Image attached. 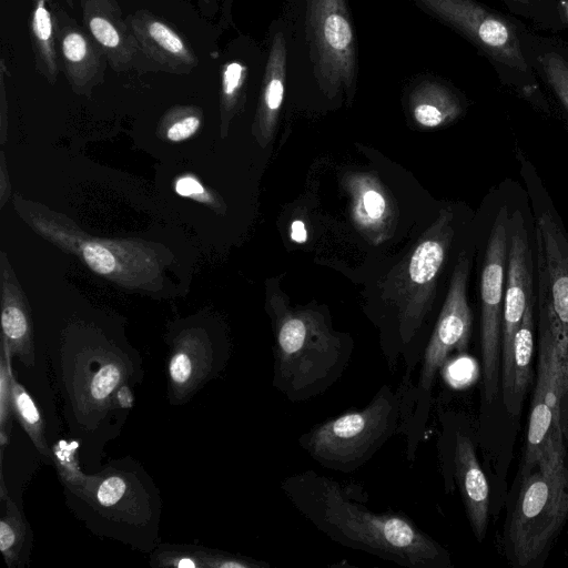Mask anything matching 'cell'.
<instances>
[{"label": "cell", "mask_w": 568, "mask_h": 568, "mask_svg": "<svg viewBox=\"0 0 568 568\" xmlns=\"http://www.w3.org/2000/svg\"><path fill=\"white\" fill-rule=\"evenodd\" d=\"M281 488L301 515L341 546L408 568L452 567L448 551L407 516L374 513L329 477L306 470L286 477Z\"/></svg>", "instance_id": "obj_1"}, {"label": "cell", "mask_w": 568, "mask_h": 568, "mask_svg": "<svg viewBox=\"0 0 568 568\" xmlns=\"http://www.w3.org/2000/svg\"><path fill=\"white\" fill-rule=\"evenodd\" d=\"M275 332L273 386L291 402L326 392L348 366L352 343L333 331L323 314L270 301Z\"/></svg>", "instance_id": "obj_2"}, {"label": "cell", "mask_w": 568, "mask_h": 568, "mask_svg": "<svg viewBox=\"0 0 568 568\" xmlns=\"http://www.w3.org/2000/svg\"><path fill=\"white\" fill-rule=\"evenodd\" d=\"M565 443L550 438L537 465L523 475L505 529V548L516 567H529L548 550L568 519Z\"/></svg>", "instance_id": "obj_3"}, {"label": "cell", "mask_w": 568, "mask_h": 568, "mask_svg": "<svg viewBox=\"0 0 568 568\" xmlns=\"http://www.w3.org/2000/svg\"><path fill=\"white\" fill-rule=\"evenodd\" d=\"M402 402L385 384L367 406L312 427L298 438V445L323 467L354 471L395 434Z\"/></svg>", "instance_id": "obj_4"}, {"label": "cell", "mask_w": 568, "mask_h": 568, "mask_svg": "<svg viewBox=\"0 0 568 568\" xmlns=\"http://www.w3.org/2000/svg\"><path fill=\"white\" fill-rule=\"evenodd\" d=\"M305 30L315 80L329 99H352L357 75L356 41L346 0H307Z\"/></svg>", "instance_id": "obj_5"}, {"label": "cell", "mask_w": 568, "mask_h": 568, "mask_svg": "<svg viewBox=\"0 0 568 568\" xmlns=\"http://www.w3.org/2000/svg\"><path fill=\"white\" fill-rule=\"evenodd\" d=\"M453 235V212L442 210L408 256L405 270H399L395 277L394 298L398 306V328L404 344L415 336L432 308L437 277Z\"/></svg>", "instance_id": "obj_6"}, {"label": "cell", "mask_w": 568, "mask_h": 568, "mask_svg": "<svg viewBox=\"0 0 568 568\" xmlns=\"http://www.w3.org/2000/svg\"><path fill=\"white\" fill-rule=\"evenodd\" d=\"M509 220L507 206L500 207L493 223L480 276V351L487 402L497 396L501 385V326Z\"/></svg>", "instance_id": "obj_7"}, {"label": "cell", "mask_w": 568, "mask_h": 568, "mask_svg": "<svg viewBox=\"0 0 568 568\" xmlns=\"http://www.w3.org/2000/svg\"><path fill=\"white\" fill-rule=\"evenodd\" d=\"M539 332L568 349V234L550 210L535 221Z\"/></svg>", "instance_id": "obj_8"}, {"label": "cell", "mask_w": 568, "mask_h": 568, "mask_svg": "<svg viewBox=\"0 0 568 568\" xmlns=\"http://www.w3.org/2000/svg\"><path fill=\"white\" fill-rule=\"evenodd\" d=\"M425 12L450 27L498 65L530 73L516 28L476 0H415Z\"/></svg>", "instance_id": "obj_9"}, {"label": "cell", "mask_w": 568, "mask_h": 568, "mask_svg": "<svg viewBox=\"0 0 568 568\" xmlns=\"http://www.w3.org/2000/svg\"><path fill=\"white\" fill-rule=\"evenodd\" d=\"M469 265L468 255L462 252L456 261L448 293L424 353L420 375L415 390L417 406L413 415L417 424L422 426H424L427 418L428 408L426 403L437 372L443 367L452 352H465L469 342L473 323V315L466 295Z\"/></svg>", "instance_id": "obj_10"}, {"label": "cell", "mask_w": 568, "mask_h": 568, "mask_svg": "<svg viewBox=\"0 0 568 568\" xmlns=\"http://www.w3.org/2000/svg\"><path fill=\"white\" fill-rule=\"evenodd\" d=\"M531 253L525 221L519 210L509 220L507 278L501 326V390L504 404L513 386V355L516 333L526 306L534 298Z\"/></svg>", "instance_id": "obj_11"}, {"label": "cell", "mask_w": 568, "mask_h": 568, "mask_svg": "<svg viewBox=\"0 0 568 568\" xmlns=\"http://www.w3.org/2000/svg\"><path fill=\"white\" fill-rule=\"evenodd\" d=\"M550 438L564 442L558 408V361L552 339L547 334L539 332L538 371L521 475L537 465Z\"/></svg>", "instance_id": "obj_12"}, {"label": "cell", "mask_w": 568, "mask_h": 568, "mask_svg": "<svg viewBox=\"0 0 568 568\" xmlns=\"http://www.w3.org/2000/svg\"><path fill=\"white\" fill-rule=\"evenodd\" d=\"M37 230L52 242L72 251L95 273L109 278L131 282L141 270L154 266L151 255L132 243L79 237L64 225L47 219H33Z\"/></svg>", "instance_id": "obj_13"}, {"label": "cell", "mask_w": 568, "mask_h": 568, "mask_svg": "<svg viewBox=\"0 0 568 568\" xmlns=\"http://www.w3.org/2000/svg\"><path fill=\"white\" fill-rule=\"evenodd\" d=\"M52 14L63 72L74 91L88 92L102 81L108 60L91 34L63 10L55 9Z\"/></svg>", "instance_id": "obj_14"}, {"label": "cell", "mask_w": 568, "mask_h": 568, "mask_svg": "<svg viewBox=\"0 0 568 568\" xmlns=\"http://www.w3.org/2000/svg\"><path fill=\"white\" fill-rule=\"evenodd\" d=\"M351 199V217L373 244L388 239L395 227L394 203L381 181L371 173H348L343 180Z\"/></svg>", "instance_id": "obj_15"}, {"label": "cell", "mask_w": 568, "mask_h": 568, "mask_svg": "<svg viewBox=\"0 0 568 568\" xmlns=\"http://www.w3.org/2000/svg\"><path fill=\"white\" fill-rule=\"evenodd\" d=\"M84 27L116 72L132 65L139 43L115 0H81Z\"/></svg>", "instance_id": "obj_16"}, {"label": "cell", "mask_w": 568, "mask_h": 568, "mask_svg": "<svg viewBox=\"0 0 568 568\" xmlns=\"http://www.w3.org/2000/svg\"><path fill=\"white\" fill-rule=\"evenodd\" d=\"M140 50L165 70L186 73L197 65V58L185 39L170 24L148 11H138L126 19Z\"/></svg>", "instance_id": "obj_17"}, {"label": "cell", "mask_w": 568, "mask_h": 568, "mask_svg": "<svg viewBox=\"0 0 568 568\" xmlns=\"http://www.w3.org/2000/svg\"><path fill=\"white\" fill-rule=\"evenodd\" d=\"M454 473L473 532L478 541L486 535L489 518V484L471 439L458 432L454 446Z\"/></svg>", "instance_id": "obj_18"}, {"label": "cell", "mask_w": 568, "mask_h": 568, "mask_svg": "<svg viewBox=\"0 0 568 568\" xmlns=\"http://www.w3.org/2000/svg\"><path fill=\"white\" fill-rule=\"evenodd\" d=\"M286 42L282 31L274 34L266 60L253 131L262 146L272 139L284 98Z\"/></svg>", "instance_id": "obj_19"}, {"label": "cell", "mask_w": 568, "mask_h": 568, "mask_svg": "<svg viewBox=\"0 0 568 568\" xmlns=\"http://www.w3.org/2000/svg\"><path fill=\"white\" fill-rule=\"evenodd\" d=\"M409 109L414 121L434 129L455 121L463 111L457 95L438 81L425 80L409 93Z\"/></svg>", "instance_id": "obj_20"}, {"label": "cell", "mask_w": 568, "mask_h": 568, "mask_svg": "<svg viewBox=\"0 0 568 568\" xmlns=\"http://www.w3.org/2000/svg\"><path fill=\"white\" fill-rule=\"evenodd\" d=\"M534 302L526 306L523 321L515 336L513 355V386L508 400L505 403L507 413L516 417L525 399L531 379V359L534 355Z\"/></svg>", "instance_id": "obj_21"}, {"label": "cell", "mask_w": 568, "mask_h": 568, "mask_svg": "<svg viewBox=\"0 0 568 568\" xmlns=\"http://www.w3.org/2000/svg\"><path fill=\"white\" fill-rule=\"evenodd\" d=\"M33 3L31 44L36 69L53 83L59 72L53 14L47 8V0H33Z\"/></svg>", "instance_id": "obj_22"}, {"label": "cell", "mask_w": 568, "mask_h": 568, "mask_svg": "<svg viewBox=\"0 0 568 568\" xmlns=\"http://www.w3.org/2000/svg\"><path fill=\"white\" fill-rule=\"evenodd\" d=\"M2 348L8 361L14 414L37 449L49 457L50 449L44 437V423L41 414L29 393L14 379L10 363L11 349L3 338Z\"/></svg>", "instance_id": "obj_23"}, {"label": "cell", "mask_w": 568, "mask_h": 568, "mask_svg": "<svg viewBox=\"0 0 568 568\" xmlns=\"http://www.w3.org/2000/svg\"><path fill=\"white\" fill-rule=\"evenodd\" d=\"M3 339L9 344L11 354L17 355L28 366L34 364V351L30 323L26 310L17 302L4 296L1 313Z\"/></svg>", "instance_id": "obj_24"}, {"label": "cell", "mask_w": 568, "mask_h": 568, "mask_svg": "<svg viewBox=\"0 0 568 568\" xmlns=\"http://www.w3.org/2000/svg\"><path fill=\"white\" fill-rule=\"evenodd\" d=\"M246 78L247 69L239 61H229L221 69V110L224 124H227L243 103Z\"/></svg>", "instance_id": "obj_25"}, {"label": "cell", "mask_w": 568, "mask_h": 568, "mask_svg": "<svg viewBox=\"0 0 568 568\" xmlns=\"http://www.w3.org/2000/svg\"><path fill=\"white\" fill-rule=\"evenodd\" d=\"M2 499L7 500V514L0 521V550L11 565L24 541L27 528L16 504L6 495Z\"/></svg>", "instance_id": "obj_26"}, {"label": "cell", "mask_w": 568, "mask_h": 568, "mask_svg": "<svg viewBox=\"0 0 568 568\" xmlns=\"http://www.w3.org/2000/svg\"><path fill=\"white\" fill-rule=\"evenodd\" d=\"M540 64L548 84L568 112V61L550 51L541 55Z\"/></svg>", "instance_id": "obj_27"}, {"label": "cell", "mask_w": 568, "mask_h": 568, "mask_svg": "<svg viewBox=\"0 0 568 568\" xmlns=\"http://www.w3.org/2000/svg\"><path fill=\"white\" fill-rule=\"evenodd\" d=\"M201 114L194 108H178L165 120V135L172 142H181L197 132L201 125Z\"/></svg>", "instance_id": "obj_28"}, {"label": "cell", "mask_w": 568, "mask_h": 568, "mask_svg": "<svg viewBox=\"0 0 568 568\" xmlns=\"http://www.w3.org/2000/svg\"><path fill=\"white\" fill-rule=\"evenodd\" d=\"M13 403L12 393L10 385V374L8 367V361L2 348L0 356V444L1 455H3V448L9 443V435L12 425L13 415Z\"/></svg>", "instance_id": "obj_29"}, {"label": "cell", "mask_w": 568, "mask_h": 568, "mask_svg": "<svg viewBox=\"0 0 568 568\" xmlns=\"http://www.w3.org/2000/svg\"><path fill=\"white\" fill-rule=\"evenodd\" d=\"M194 349L181 348L171 358L169 373L175 386L186 387L194 384L202 364Z\"/></svg>", "instance_id": "obj_30"}, {"label": "cell", "mask_w": 568, "mask_h": 568, "mask_svg": "<svg viewBox=\"0 0 568 568\" xmlns=\"http://www.w3.org/2000/svg\"><path fill=\"white\" fill-rule=\"evenodd\" d=\"M554 344L556 347L557 361H558L559 422H560V427H561L562 437H564V442H565V439L568 436V349L565 347L558 346L555 342H554Z\"/></svg>", "instance_id": "obj_31"}, {"label": "cell", "mask_w": 568, "mask_h": 568, "mask_svg": "<svg viewBox=\"0 0 568 568\" xmlns=\"http://www.w3.org/2000/svg\"><path fill=\"white\" fill-rule=\"evenodd\" d=\"M122 379V373L118 365L108 364L100 368L90 384V393L93 399L108 398Z\"/></svg>", "instance_id": "obj_32"}, {"label": "cell", "mask_w": 568, "mask_h": 568, "mask_svg": "<svg viewBox=\"0 0 568 568\" xmlns=\"http://www.w3.org/2000/svg\"><path fill=\"white\" fill-rule=\"evenodd\" d=\"M125 491V484L121 478L111 477L101 483L97 491L98 500L103 506L116 504Z\"/></svg>", "instance_id": "obj_33"}, {"label": "cell", "mask_w": 568, "mask_h": 568, "mask_svg": "<svg viewBox=\"0 0 568 568\" xmlns=\"http://www.w3.org/2000/svg\"><path fill=\"white\" fill-rule=\"evenodd\" d=\"M175 192L184 197L202 202H212L210 194H207L204 186L194 178L184 175L175 182Z\"/></svg>", "instance_id": "obj_34"}, {"label": "cell", "mask_w": 568, "mask_h": 568, "mask_svg": "<svg viewBox=\"0 0 568 568\" xmlns=\"http://www.w3.org/2000/svg\"><path fill=\"white\" fill-rule=\"evenodd\" d=\"M206 566L216 568H261L267 567L266 564L253 559L231 556L226 554H216L209 557Z\"/></svg>", "instance_id": "obj_35"}, {"label": "cell", "mask_w": 568, "mask_h": 568, "mask_svg": "<svg viewBox=\"0 0 568 568\" xmlns=\"http://www.w3.org/2000/svg\"><path fill=\"white\" fill-rule=\"evenodd\" d=\"M163 560L164 566L169 565L173 567H201L205 565L200 557L191 552H172Z\"/></svg>", "instance_id": "obj_36"}, {"label": "cell", "mask_w": 568, "mask_h": 568, "mask_svg": "<svg viewBox=\"0 0 568 568\" xmlns=\"http://www.w3.org/2000/svg\"><path fill=\"white\" fill-rule=\"evenodd\" d=\"M290 237L293 242L303 244L307 241V230L305 223L302 220H294L291 223Z\"/></svg>", "instance_id": "obj_37"}, {"label": "cell", "mask_w": 568, "mask_h": 568, "mask_svg": "<svg viewBox=\"0 0 568 568\" xmlns=\"http://www.w3.org/2000/svg\"><path fill=\"white\" fill-rule=\"evenodd\" d=\"M116 399L121 407L130 408L133 404V396L129 387H121L116 394Z\"/></svg>", "instance_id": "obj_38"}, {"label": "cell", "mask_w": 568, "mask_h": 568, "mask_svg": "<svg viewBox=\"0 0 568 568\" xmlns=\"http://www.w3.org/2000/svg\"><path fill=\"white\" fill-rule=\"evenodd\" d=\"M508 1L514 4L527 6V4L531 3L534 0H508Z\"/></svg>", "instance_id": "obj_39"}, {"label": "cell", "mask_w": 568, "mask_h": 568, "mask_svg": "<svg viewBox=\"0 0 568 568\" xmlns=\"http://www.w3.org/2000/svg\"><path fill=\"white\" fill-rule=\"evenodd\" d=\"M203 1H204V2H211V1H213V0H203Z\"/></svg>", "instance_id": "obj_40"}]
</instances>
